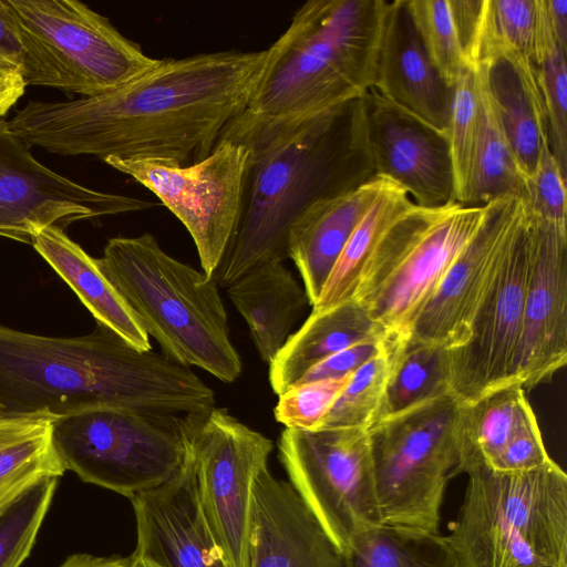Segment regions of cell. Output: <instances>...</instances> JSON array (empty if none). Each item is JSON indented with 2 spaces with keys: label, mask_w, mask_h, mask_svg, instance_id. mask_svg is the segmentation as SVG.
<instances>
[{
  "label": "cell",
  "mask_w": 567,
  "mask_h": 567,
  "mask_svg": "<svg viewBox=\"0 0 567 567\" xmlns=\"http://www.w3.org/2000/svg\"><path fill=\"white\" fill-rule=\"evenodd\" d=\"M269 54L267 48L161 59L96 96L30 101L8 124L31 147L50 153L189 165L208 156L245 110Z\"/></svg>",
  "instance_id": "cell-1"
},
{
  "label": "cell",
  "mask_w": 567,
  "mask_h": 567,
  "mask_svg": "<svg viewBox=\"0 0 567 567\" xmlns=\"http://www.w3.org/2000/svg\"><path fill=\"white\" fill-rule=\"evenodd\" d=\"M214 391L164 353L142 351L97 323L81 337L52 338L0 322V409L54 417L95 408L193 414Z\"/></svg>",
  "instance_id": "cell-2"
},
{
  "label": "cell",
  "mask_w": 567,
  "mask_h": 567,
  "mask_svg": "<svg viewBox=\"0 0 567 567\" xmlns=\"http://www.w3.org/2000/svg\"><path fill=\"white\" fill-rule=\"evenodd\" d=\"M364 96L246 143L251 159L238 221L213 276L219 286L258 265L282 262L290 229L311 205L375 176Z\"/></svg>",
  "instance_id": "cell-3"
},
{
  "label": "cell",
  "mask_w": 567,
  "mask_h": 567,
  "mask_svg": "<svg viewBox=\"0 0 567 567\" xmlns=\"http://www.w3.org/2000/svg\"><path fill=\"white\" fill-rule=\"evenodd\" d=\"M386 6V0L305 2L268 47L257 86L218 142L246 144L363 97L373 85Z\"/></svg>",
  "instance_id": "cell-4"
},
{
  "label": "cell",
  "mask_w": 567,
  "mask_h": 567,
  "mask_svg": "<svg viewBox=\"0 0 567 567\" xmlns=\"http://www.w3.org/2000/svg\"><path fill=\"white\" fill-rule=\"evenodd\" d=\"M96 261L166 357L224 382L240 375L213 276L169 256L148 233L111 238Z\"/></svg>",
  "instance_id": "cell-5"
},
{
  "label": "cell",
  "mask_w": 567,
  "mask_h": 567,
  "mask_svg": "<svg viewBox=\"0 0 567 567\" xmlns=\"http://www.w3.org/2000/svg\"><path fill=\"white\" fill-rule=\"evenodd\" d=\"M447 538L463 567H567V475L476 466Z\"/></svg>",
  "instance_id": "cell-6"
},
{
  "label": "cell",
  "mask_w": 567,
  "mask_h": 567,
  "mask_svg": "<svg viewBox=\"0 0 567 567\" xmlns=\"http://www.w3.org/2000/svg\"><path fill=\"white\" fill-rule=\"evenodd\" d=\"M21 45L27 85L92 97L156 66L110 20L76 0H4Z\"/></svg>",
  "instance_id": "cell-7"
},
{
  "label": "cell",
  "mask_w": 567,
  "mask_h": 567,
  "mask_svg": "<svg viewBox=\"0 0 567 567\" xmlns=\"http://www.w3.org/2000/svg\"><path fill=\"white\" fill-rule=\"evenodd\" d=\"M486 206L412 204L384 230L353 296L386 336L408 333L447 269L483 223Z\"/></svg>",
  "instance_id": "cell-8"
},
{
  "label": "cell",
  "mask_w": 567,
  "mask_h": 567,
  "mask_svg": "<svg viewBox=\"0 0 567 567\" xmlns=\"http://www.w3.org/2000/svg\"><path fill=\"white\" fill-rule=\"evenodd\" d=\"M198 414L95 408L55 417L52 440L65 471L131 498L178 471Z\"/></svg>",
  "instance_id": "cell-9"
},
{
  "label": "cell",
  "mask_w": 567,
  "mask_h": 567,
  "mask_svg": "<svg viewBox=\"0 0 567 567\" xmlns=\"http://www.w3.org/2000/svg\"><path fill=\"white\" fill-rule=\"evenodd\" d=\"M460 404L447 394L368 430L382 524L439 533L446 484L458 474Z\"/></svg>",
  "instance_id": "cell-10"
},
{
  "label": "cell",
  "mask_w": 567,
  "mask_h": 567,
  "mask_svg": "<svg viewBox=\"0 0 567 567\" xmlns=\"http://www.w3.org/2000/svg\"><path fill=\"white\" fill-rule=\"evenodd\" d=\"M278 452L290 485L342 555L381 524L368 430L286 427Z\"/></svg>",
  "instance_id": "cell-11"
},
{
  "label": "cell",
  "mask_w": 567,
  "mask_h": 567,
  "mask_svg": "<svg viewBox=\"0 0 567 567\" xmlns=\"http://www.w3.org/2000/svg\"><path fill=\"white\" fill-rule=\"evenodd\" d=\"M272 442L212 408L196 416L186 440L200 508L226 567H250L252 488Z\"/></svg>",
  "instance_id": "cell-12"
},
{
  "label": "cell",
  "mask_w": 567,
  "mask_h": 567,
  "mask_svg": "<svg viewBox=\"0 0 567 567\" xmlns=\"http://www.w3.org/2000/svg\"><path fill=\"white\" fill-rule=\"evenodd\" d=\"M251 159L243 143L219 141L189 165L157 159H104L152 192L190 235L203 271L214 276L238 221Z\"/></svg>",
  "instance_id": "cell-13"
},
{
  "label": "cell",
  "mask_w": 567,
  "mask_h": 567,
  "mask_svg": "<svg viewBox=\"0 0 567 567\" xmlns=\"http://www.w3.org/2000/svg\"><path fill=\"white\" fill-rule=\"evenodd\" d=\"M529 274L530 237L524 212L474 313L466 341L451 349L452 393L460 403L515 382Z\"/></svg>",
  "instance_id": "cell-14"
},
{
  "label": "cell",
  "mask_w": 567,
  "mask_h": 567,
  "mask_svg": "<svg viewBox=\"0 0 567 567\" xmlns=\"http://www.w3.org/2000/svg\"><path fill=\"white\" fill-rule=\"evenodd\" d=\"M31 146L0 118V236L32 245L43 229L144 210L155 204L80 185L38 162Z\"/></svg>",
  "instance_id": "cell-15"
},
{
  "label": "cell",
  "mask_w": 567,
  "mask_h": 567,
  "mask_svg": "<svg viewBox=\"0 0 567 567\" xmlns=\"http://www.w3.org/2000/svg\"><path fill=\"white\" fill-rule=\"evenodd\" d=\"M526 219L530 274L514 373L525 391L548 382L567 361V229Z\"/></svg>",
  "instance_id": "cell-16"
},
{
  "label": "cell",
  "mask_w": 567,
  "mask_h": 567,
  "mask_svg": "<svg viewBox=\"0 0 567 567\" xmlns=\"http://www.w3.org/2000/svg\"><path fill=\"white\" fill-rule=\"evenodd\" d=\"M485 206L482 225L416 315L406 333L410 337L449 349L466 341L474 313L525 212L522 199L515 196Z\"/></svg>",
  "instance_id": "cell-17"
},
{
  "label": "cell",
  "mask_w": 567,
  "mask_h": 567,
  "mask_svg": "<svg viewBox=\"0 0 567 567\" xmlns=\"http://www.w3.org/2000/svg\"><path fill=\"white\" fill-rule=\"evenodd\" d=\"M367 135L375 176L403 188L421 207L455 202L454 173L446 133L370 89Z\"/></svg>",
  "instance_id": "cell-18"
},
{
  "label": "cell",
  "mask_w": 567,
  "mask_h": 567,
  "mask_svg": "<svg viewBox=\"0 0 567 567\" xmlns=\"http://www.w3.org/2000/svg\"><path fill=\"white\" fill-rule=\"evenodd\" d=\"M130 499L137 534L134 559L161 567H226L206 525L187 454L169 480Z\"/></svg>",
  "instance_id": "cell-19"
},
{
  "label": "cell",
  "mask_w": 567,
  "mask_h": 567,
  "mask_svg": "<svg viewBox=\"0 0 567 567\" xmlns=\"http://www.w3.org/2000/svg\"><path fill=\"white\" fill-rule=\"evenodd\" d=\"M250 567H344L342 554L293 487L268 465L254 482Z\"/></svg>",
  "instance_id": "cell-20"
},
{
  "label": "cell",
  "mask_w": 567,
  "mask_h": 567,
  "mask_svg": "<svg viewBox=\"0 0 567 567\" xmlns=\"http://www.w3.org/2000/svg\"><path fill=\"white\" fill-rule=\"evenodd\" d=\"M371 89L446 133L452 89L430 60L406 0L388 1Z\"/></svg>",
  "instance_id": "cell-21"
},
{
  "label": "cell",
  "mask_w": 567,
  "mask_h": 567,
  "mask_svg": "<svg viewBox=\"0 0 567 567\" xmlns=\"http://www.w3.org/2000/svg\"><path fill=\"white\" fill-rule=\"evenodd\" d=\"M384 178L374 176L359 187L311 205L292 225L288 258L298 268L313 306L352 231L377 198Z\"/></svg>",
  "instance_id": "cell-22"
},
{
  "label": "cell",
  "mask_w": 567,
  "mask_h": 567,
  "mask_svg": "<svg viewBox=\"0 0 567 567\" xmlns=\"http://www.w3.org/2000/svg\"><path fill=\"white\" fill-rule=\"evenodd\" d=\"M506 137L527 177L548 143V125L538 66L523 58L495 59L475 69Z\"/></svg>",
  "instance_id": "cell-23"
},
{
  "label": "cell",
  "mask_w": 567,
  "mask_h": 567,
  "mask_svg": "<svg viewBox=\"0 0 567 567\" xmlns=\"http://www.w3.org/2000/svg\"><path fill=\"white\" fill-rule=\"evenodd\" d=\"M32 246L78 295L97 323L138 350H152L150 336L102 272L96 259L74 243L64 229L51 226L41 230L33 238Z\"/></svg>",
  "instance_id": "cell-24"
},
{
  "label": "cell",
  "mask_w": 567,
  "mask_h": 567,
  "mask_svg": "<svg viewBox=\"0 0 567 567\" xmlns=\"http://www.w3.org/2000/svg\"><path fill=\"white\" fill-rule=\"evenodd\" d=\"M386 336L355 300L312 311L269 363V382L278 395L299 382L318 362L354 343Z\"/></svg>",
  "instance_id": "cell-25"
},
{
  "label": "cell",
  "mask_w": 567,
  "mask_h": 567,
  "mask_svg": "<svg viewBox=\"0 0 567 567\" xmlns=\"http://www.w3.org/2000/svg\"><path fill=\"white\" fill-rule=\"evenodd\" d=\"M227 288L260 359L270 363L290 336L296 318L310 305L305 288L279 261L251 268Z\"/></svg>",
  "instance_id": "cell-26"
},
{
  "label": "cell",
  "mask_w": 567,
  "mask_h": 567,
  "mask_svg": "<svg viewBox=\"0 0 567 567\" xmlns=\"http://www.w3.org/2000/svg\"><path fill=\"white\" fill-rule=\"evenodd\" d=\"M534 416L525 390L516 382L461 403L456 422L457 472L467 473L476 466L493 470L513 437Z\"/></svg>",
  "instance_id": "cell-27"
},
{
  "label": "cell",
  "mask_w": 567,
  "mask_h": 567,
  "mask_svg": "<svg viewBox=\"0 0 567 567\" xmlns=\"http://www.w3.org/2000/svg\"><path fill=\"white\" fill-rule=\"evenodd\" d=\"M385 341L390 370L373 425L453 394L451 349L409 334L385 336Z\"/></svg>",
  "instance_id": "cell-28"
},
{
  "label": "cell",
  "mask_w": 567,
  "mask_h": 567,
  "mask_svg": "<svg viewBox=\"0 0 567 567\" xmlns=\"http://www.w3.org/2000/svg\"><path fill=\"white\" fill-rule=\"evenodd\" d=\"M54 419L0 409V509L39 481L64 474L52 440Z\"/></svg>",
  "instance_id": "cell-29"
},
{
  "label": "cell",
  "mask_w": 567,
  "mask_h": 567,
  "mask_svg": "<svg viewBox=\"0 0 567 567\" xmlns=\"http://www.w3.org/2000/svg\"><path fill=\"white\" fill-rule=\"evenodd\" d=\"M555 44L545 0H483L480 31L467 66L476 69L512 56L539 66Z\"/></svg>",
  "instance_id": "cell-30"
},
{
  "label": "cell",
  "mask_w": 567,
  "mask_h": 567,
  "mask_svg": "<svg viewBox=\"0 0 567 567\" xmlns=\"http://www.w3.org/2000/svg\"><path fill=\"white\" fill-rule=\"evenodd\" d=\"M412 204L403 188L384 178L377 198L343 247L312 311H322L353 298L361 272L382 234Z\"/></svg>",
  "instance_id": "cell-31"
},
{
  "label": "cell",
  "mask_w": 567,
  "mask_h": 567,
  "mask_svg": "<svg viewBox=\"0 0 567 567\" xmlns=\"http://www.w3.org/2000/svg\"><path fill=\"white\" fill-rule=\"evenodd\" d=\"M344 567H463L447 536L386 524L358 534Z\"/></svg>",
  "instance_id": "cell-32"
},
{
  "label": "cell",
  "mask_w": 567,
  "mask_h": 567,
  "mask_svg": "<svg viewBox=\"0 0 567 567\" xmlns=\"http://www.w3.org/2000/svg\"><path fill=\"white\" fill-rule=\"evenodd\" d=\"M477 75L482 127L465 205L485 206L511 196L523 199L527 192L528 177L522 169L487 90L478 73Z\"/></svg>",
  "instance_id": "cell-33"
},
{
  "label": "cell",
  "mask_w": 567,
  "mask_h": 567,
  "mask_svg": "<svg viewBox=\"0 0 567 567\" xmlns=\"http://www.w3.org/2000/svg\"><path fill=\"white\" fill-rule=\"evenodd\" d=\"M446 136L454 173L455 202L465 205L482 127L480 79L465 66L451 86Z\"/></svg>",
  "instance_id": "cell-34"
},
{
  "label": "cell",
  "mask_w": 567,
  "mask_h": 567,
  "mask_svg": "<svg viewBox=\"0 0 567 567\" xmlns=\"http://www.w3.org/2000/svg\"><path fill=\"white\" fill-rule=\"evenodd\" d=\"M390 370V351L384 339L382 350L355 370L332 406L315 430H369L382 401Z\"/></svg>",
  "instance_id": "cell-35"
},
{
  "label": "cell",
  "mask_w": 567,
  "mask_h": 567,
  "mask_svg": "<svg viewBox=\"0 0 567 567\" xmlns=\"http://www.w3.org/2000/svg\"><path fill=\"white\" fill-rule=\"evenodd\" d=\"M56 483L41 480L0 509V567H20L29 556Z\"/></svg>",
  "instance_id": "cell-36"
},
{
  "label": "cell",
  "mask_w": 567,
  "mask_h": 567,
  "mask_svg": "<svg viewBox=\"0 0 567 567\" xmlns=\"http://www.w3.org/2000/svg\"><path fill=\"white\" fill-rule=\"evenodd\" d=\"M419 38L449 86L466 66L450 0H406Z\"/></svg>",
  "instance_id": "cell-37"
},
{
  "label": "cell",
  "mask_w": 567,
  "mask_h": 567,
  "mask_svg": "<svg viewBox=\"0 0 567 567\" xmlns=\"http://www.w3.org/2000/svg\"><path fill=\"white\" fill-rule=\"evenodd\" d=\"M548 125V145L567 176V66L566 53L553 45L538 66Z\"/></svg>",
  "instance_id": "cell-38"
},
{
  "label": "cell",
  "mask_w": 567,
  "mask_h": 567,
  "mask_svg": "<svg viewBox=\"0 0 567 567\" xmlns=\"http://www.w3.org/2000/svg\"><path fill=\"white\" fill-rule=\"evenodd\" d=\"M351 374L339 379L292 385L279 395L275 406L277 422L290 429L315 430L348 383Z\"/></svg>",
  "instance_id": "cell-39"
},
{
  "label": "cell",
  "mask_w": 567,
  "mask_h": 567,
  "mask_svg": "<svg viewBox=\"0 0 567 567\" xmlns=\"http://www.w3.org/2000/svg\"><path fill=\"white\" fill-rule=\"evenodd\" d=\"M527 215L567 229L566 175L561 172L548 143L527 178V192L522 199Z\"/></svg>",
  "instance_id": "cell-40"
},
{
  "label": "cell",
  "mask_w": 567,
  "mask_h": 567,
  "mask_svg": "<svg viewBox=\"0 0 567 567\" xmlns=\"http://www.w3.org/2000/svg\"><path fill=\"white\" fill-rule=\"evenodd\" d=\"M549 461L551 458L546 452L536 416H534L513 437L493 471L526 472L538 468Z\"/></svg>",
  "instance_id": "cell-41"
},
{
  "label": "cell",
  "mask_w": 567,
  "mask_h": 567,
  "mask_svg": "<svg viewBox=\"0 0 567 567\" xmlns=\"http://www.w3.org/2000/svg\"><path fill=\"white\" fill-rule=\"evenodd\" d=\"M384 339L364 340L327 357L315 364L298 383L339 379L353 373L382 350Z\"/></svg>",
  "instance_id": "cell-42"
},
{
  "label": "cell",
  "mask_w": 567,
  "mask_h": 567,
  "mask_svg": "<svg viewBox=\"0 0 567 567\" xmlns=\"http://www.w3.org/2000/svg\"><path fill=\"white\" fill-rule=\"evenodd\" d=\"M21 45L13 18L4 0H0V64L20 68Z\"/></svg>",
  "instance_id": "cell-43"
},
{
  "label": "cell",
  "mask_w": 567,
  "mask_h": 567,
  "mask_svg": "<svg viewBox=\"0 0 567 567\" xmlns=\"http://www.w3.org/2000/svg\"><path fill=\"white\" fill-rule=\"evenodd\" d=\"M24 90L20 68L0 64V118L18 102Z\"/></svg>",
  "instance_id": "cell-44"
},
{
  "label": "cell",
  "mask_w": 567,
  "mask_h": 567,
  "mask_svg": "<svg viewBox=\"0 0 567 567\" xmlns=\"http://www.w3.org/2000/svg\"><path fill=\"white\" fill-rule=\"evenodd\" d=\"M547 20L557 47L567 52V0H545Z\"/></svg>",
  "instance_id": "cell-45"
},
{
  "label": "cell",
  "mask_w": 567,
  "mask_h": 567,
  "mask_svg": "<svg viewBox=\"0 0 567 567\" xmlns=\"http://www.w3.org/2000/svg\"><path fill=\"white\" fill-rule=\"evenodd\" d=\"M59 567H135L132 557H97L89 554H75L68 557Z\"/></svg>",
  "instance_id": "cell-46"
},
{
  "label": "cell",
  "mask_w": 567,
  "mask_h": 567,
  "mask_svg": "<svg viewBox=\"0 0 567 567\" xmlns=\"http://www.w3.org/2000/svg\"><path fill=\"white\" fill-rule=\"evenodd\" d=\"M135 560V567H161L154 563L147 561V560Z\"/></svg>",
  "instance_id": "cell-47"
}]
</instances>
